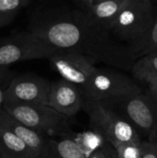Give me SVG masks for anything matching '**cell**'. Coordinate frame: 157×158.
I'll return each instance as SVG.
<instances>
[{"label": "cell", "mask_w": 157, "mask_h": 158, "mask_svg": "<svg viewBox=\"0 0 157 158\" xmlns=\"http://www.w3.org/2000/svg\"><path fill=\"white\" fill-rule=\"evenodd\" d=\"M31 31L55 49L78 53L94 64L130 71L135 62L128 45L117 43L111 32L92 24L81 9L35 21Z\"/></svg>", "instance_id": "6da1fadb"}, {"label": "cell", "mask_w": 157, "mask_h": 158, "mask_svg": "<svg viewBox=\"0 0 157 158\" xmlns=\"http://www.w3.org/2000/svg\"><path fill=\"white\" fill-rule=\"evenodd\" d=\"M102 104L128 121L143 141L150 137L157 127V101L147 92L143 91Z\"/></svg>", "instance_id": "7a4b0ae2"}, {"label": "cell", "mask_w": 157, "mask_h": 158, "mask_svg": "<svg viewBox=\"0 0 157 158\" xmlns=\"http://www.w3.org/2000/svg\"><path fill=\"white\" fill-rule=\"evenodd\" d=\"M83 110L89 117L91 130L100 133L113 146L143 141L128 121L105 105L85 100Z\"/></svg>", "instance_id": "3957f363"}, {"label": "cell", "mask_w": 157, "mask_h": 158, "mask_svg": "<svg viewBox=\"0 0 157 158\" xmlns=\"http://www.w3.org/2000/svg\"><path fill=\"white\" fill-rule=\"evenodd\" d=\"M143 91L127 74L113 69L96 68L81 94L84 100L106 103Z\"/></svg>", "instance_id": "277c9868"}, {"label": "cell", "mask_w": 157, "mask_h": 158, "mask_svg": "<svg viewBox=\"0 0 157 158\" xmlns=\"http://www.w3.org/2000/svg\"><path fill=\"white\" fill-rule=\"evenodd\" d=\"M2 108L31 130L47 135H58L68 128L70 118L47 105L3 104Z\"/></svg>", "instance_id": "5b68a950"}, {"label": "cell", "mask_w": 157, "mask_h": 158, "mask_svg": "<svg viewBox=\"0 0 157 158\" xmlns=\"http://www.w3.org/2000/svg\"><path fill=\"white\" fill-rule=\"evenodd\" d=\"M155 18L151 0H124L111 32L130 45L149 29Z\"/></svg>", "instance_id": "8992f818"}, {"label": "cell", "mask_w": 157, "mask_h": 158, "mask_svg": "<svg viewBox=\"0 0 157 158\" xmlns=\"http://www.w3.org/2000/svg\"><path fill=\"white\" fill-rule=\"evenodd\" d=\"M56 49L43 42L33 32L22 31L0 39V67L22 61L49 58Z\"/></svg>", "instance_id": "52a82bcc"}, {"label": "cell", "mask_w": 157, "mask_h": 158, "mask_svg": "<svg viewBox=\"0 0 157 158\" xmlns=\"http://www.w3.org/2000/svg\"><path fill=\"white\" fill-rule=\"evenodd\" d=\"M50 81L46 79L24 74L14 76L4 94L3 104L47 105Z\"/></svg>", "instance_id": "ba28073f"}, {"label": "cell", "mask_w": 157, "mask_h": 158, "mask_svg": "<svg viewBox=\"0 0 157 158\" xmlns=\"http://www.w3.org/2000/svg\"><path fill=\"white\" fill-rule=\"evenodd\" d=\"M48 60L61 79L76 85L81 92L96 69L95 64L91 59L70 51L56 50Z\"/></svg>", "instance_id": "9c48e42d"}, {"label": "cell", "mask_w": 157, "mask_h": 158, "mask_svg": "<svg viewBox=\"0 0 157 158\" xmlns=\"http://www.w3.org/2000/svg\"><path fill=\"white\" fill-rule=\"evenodd\" d=\"M84 103V97L76 85L63 79L50 82L47 106L57 112L72 118L83 110Z\"/></svg>", "instance_id": "30bf717a"}, {"label": "cell", "mask_w": 157, "mask_h": 158, "mask_svg": "<svg viewBox=\"0 0 157 158\" xmlns=\"http://www.w3.org/2000/svg\"><path fill=\"white\" fill-rule=\"evenodd\" d=\"M0 128H3L19 137L38 156V157L45 158L49 137L22 124L2 107L0 108Z\"/></svg>", "instance_id": "8fae6325"}, {"label": "cell", "mask_w": 157, "mask_h": 158, "mask_svg": "<svg viewBox=\"0 0 157 158\" xmlns=\"http://www.w3.org/2000/svg\"><path fill=\"white\" fill-rule=\"evenodd\" d=\"M124 0H104L82 8L87 19L94 26L111 32Z\"/></svg>", "instance_id": "7c38bea8"}, {"label": "cell", "mask_w": 157, "mask_h": 158, "mask_svg": "<svg viewBox=\"0 0 157 158\" xmlns=\"http://www.w3.org/2000/svg\"><path fill=\"white\" fill-rule=\"evenodd\" d=\"M45 158H86L82 150L68 130L58 134L57 138L49 137Z\"/></svg>", "instance_id": "4fadbf2b"}, {"label": "cell", "mask_w": 157, "mask_h": 158, "mask_svg": "<svg viewBox=\"0 0 157 158\" xmlns=\"http://www.w3.org/2000/svg\"><path fill=\"white\" fill-rule=\"evenodd\" d=\"M0 158L39 157L19 137L0 128Z\"/></svg>", "instance_id": "5bb4252c"}, {"label": "cell", "mask_w": 157, "mask_h": 158, "mask_svg": "<svg viewBox=\"0 0 157 158\" xmlns=\"http://www.w3.org/2000/svg\"><path fill=\"white\" fill-rule=\"evenodd\" d=\"M128 47L135 61L143 56L157 54V17L155 18L149 29Z\"/></svg>", "instance_id": "9a60e30c"}, {"label": "cell", "mask_w": 157, "mask_h": 158, "mask_svg": "<svg viewBox=\"0 0 157 158\" xmlns=\"http://www.w3.org/2000/svg\"><path fill=\"white\" fill-rule=\"evenodd\" d=\"M130 72L135 81L145 82L148 79L157 75V54L137 59Z\"/></svg>", "instance_id": "2e32d148"}, {"label": "cell", "mask_w": 157, "mask_h": 158, "mask_svg": "<svg viewBox=\"0 0 157 158\" xmlns=\"http://www.w3.org/2000/svg\"><path fill=\"white\" fill-rule=\"evenodd\" d=\"M75 140L86 158L107 143V141L100 133L93 130L75 134Z\"/></svg>", "instance_id": "e0dca14e"}, {"label": "cell", "mask_w": 157, "mask_h": 158, "mask_svg": "<svg viewBox=\"0 0 157 158\" xmlns=\"http://www.w3.org/2000/svg\"><path fill=\"white\" fill-rule=\"evenodd\" d=\"M143 141L114 145L118 158H142L143 155Z\"/></svg>", "instance_id": "ac0fdd59"}, {"label": "cell", "mask_w": 157, "mask_h": 158, "mask_svg": "<svg viewBox=\"0 0 157 158\" xmlns=\"http://www.w3.org/2000/svg\"><path fill=\"white\" fill-rule=\"evenodd\" d=\"M29 3L30 0H0V15L16 16L19 10Z\"/></svg>", "instance_id": "d6986e66"}, {"label": "cell", "mask_w": 157, "mask_h": 158, "mask_svg": "<svg viewBox=\"0 0 157 158\" xmlns=\"http://www.w3.org/2000/svg\"><path fill=\"white\" fill-rule=\"evenodd\" d=\"M87 158H118V156L115 147L107 142L104 146L93 152Z\"/></svg>", "instance_id": "ffe728a7"}, {"label": "cell", "mask_w": 157, "mask_h": 158, "mask_svg": "<svg viewBox=\"0 0 157 158\" xmlns=\"http://www.w3.org/2000/svg\"><path fill=\"white\" fill-rule=\"evenodd\" d=\"M143 155L142 158H157V143L143 141Z\"/></svg>", "instance_id": "44dd1931"}, {"label": "cell", "mask_w": 157, "mask_h": 158, "mask_svg": "<svg viewBox=\"0 0 157 158\" xmlns=\"http://www.w3.org/2000/svg\"><path fill=\"white\" fill-rule=\"evenodd\" d=\"M144 83L148 87L147 93L152 97H154L155 100H157V75L150 78V79H148Z\"/></svg>", "instance_id": "7402d4cb"}, {"label": "cell", "mask_w": 157, "mask_h": 158, "mask_svg": "<svg viewBox=\"0 0 157 158\" xmlns=\"http://www.w3.org/2000/svg\"><path fill=\"white\" fill-rule=\"evenodd\" d=\"M13 77V72L10 71L7 67H0V86L5 83H8Z\"/></svg>", "instance_id": "603a6c76"}, {"label": "cell", "mask_w": 157, "mask_h": 158, "mask_svg": "<svg viewBox=\"0 0 157 158\" xmlns=\"http://www.w3.org/2000/svg\"><path fill=\"white\" fill-rule=\"evenodd\" d=\"M16 16H10V15H0V28L9 24Z\"/></svg>", "instance_id": "cb8c5ba5"}, {"label": "cell", "mask_w": 157, "mask_h": 158, "mask_svg": "<svg viewBox=\"0 0 157 158\" xmlns=\"http://www.w3.org/2000/svg\"><path fill=\"white\" fill-rule=\"evenodd\" d=\"M9 82L8 83H5V84H3V85L0 86V108L2 107V105H3V102H4V94H5V91L7 88Z\"/></svg>", "instance_id": "d4e9b609"}, {"label": "cell", "mask_w": 157, "mask_h": 158, "mask_svg": "<svg viewBox=\"0 0 157 158\" xmlns=\"http://www.w3.org/2000/svg\"><path fill=\"white\" fill-rule=\"evenodd\" d=\"M146 141H149V142H154V143H157V127L155 128V130L154 131V132L150 135V137L146 140Z\"/></svg>", "instance_id": "484cf974"}, {"label": "cell", "mask_w": 157, "mask_h": 158, "mask_svg": "<svg viewBox=\"0 0 157 158\" xmlns=\"http://www.w3.org/2000/svg\"><path fill=\"white\" fill-rule=\"evenodd\" d=\"M74 1L77 2L81 6V8H84L88 5V3H89V0H74Z\"/></svg>", "instance_id": "4316f807"}, {"label": "cell", "mask_w": 157, "mask_h": 158, "mask_svg": "<svg viewBox=\"0 0 157 158\" xmlns=\"http://www.w3.org/2000/svg\"><path fill=\"white\" fill-rule=\"evenodd\" d=\"M100 1H104V0H89V3H88V5L87 6H89V5H91V4H93V3H96V2H100ZM85 6V7H86ZM82 9V8H81Z\"/></svg>", "instance_id": "83f0119b"}, {"label": "cell", "mask_w": 157, "mask_h": 158, "mask_svg": "<svg viewBox=\"0 0 157 158\" xmlns=\"http://www.w3.org/2000/svg\"><path fill=\"white\" fill-rule=\"evenodd\" d=\"M156 101H157V100H156Z\"/></svg>", "instance_id": "f1b7e54d"}]
</instances>
